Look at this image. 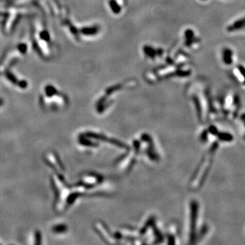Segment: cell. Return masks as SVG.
<instances>
[{"label": "cell", "instance_id": "7a4b0ae2", "mask_svg": "<svg viewBox=\"0 0 245 245\" xmlns=\"http://www.w3.org/2000/svg\"><path fill=\"white\" fill-rule=\"evenodd\" d=\"M66 227L65 225H58L54 227V230L56 232H61L66 231Z\"/></svg>", "mask_w": 245, "mask_h": 245}, {"label": "cell", "instance_id": "6da1fadb", "mask_svg": "<svg viewBox=\"0 0 245 245\" xmlns=\"http://www.w3.org/2000/svg\"><path fill=\"white\" fill-rule=\"evenodd\" d=\"M245 28V18H242L241 19L236 21V22L234 23L230 26L228 30L230 31H237L239 30H242V29Z\"/></svg>", "mask_w": 245, "mask_h": 245}]
</instances>
